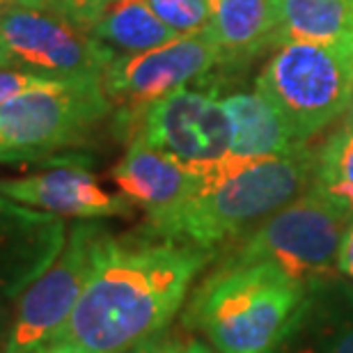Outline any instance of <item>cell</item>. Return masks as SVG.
<instances>
[{"instance_id": "obj_1", "label": "cell", "mask_w": 353, "mask_h": 353, "mask_svg": "<svg viewBox=\"0 0 353 353\" xmlns=\"http://www.w3.org/2000/svg\"><path fill=\"white\" fill-rule=\"evenodd\" d=\"M216 250L143 234H105L97 266L65 326L39 353H129L161 333Z\"/></svg>"}, {"instance_id": "obj_2", "label": "cell", "mask_w": 353, "mask_h": 353, "mask_svg": "<svg viewBox=\"0 0 353 353\" xmlns=\"http://www.w3.org/2000/svg\"><path fill=\"white\" fill-rule=\"evenodd\" d=\"M314 150H299L245 163H223L204 174L200 190L163 221L145 232L172 241L221 252L268 216L303 195L312 181Z\"/></svg>"}, {"instance_id": "obj_3", "label": "cell", "mask_w": 353, "mask_h": 353, "mask_svg": "<svg viewBox=\"0 0 353 353\" xmlns=\"http://www.w3.org/2000/svg\"><path fill=\"white\" fill-rule=\"evenodd\" d=\"M307 289L273 264H216L190 296L183 326L216 353H271Z\"/></svg>"}, {"instance_id": "obj_4", "label": "cell", "mask_w": 353, "mask_h": 353, "mask_svg": "<svg viewBox=\"0 0 353 353\" xmlns=\"http://www.w3.org/2000/svg\"><path fill=\"white\" fill-rule=\"evenodd\" d=\"M112 108L101 79L48 81L0 105V136L21 165L72 163L85 154L67 150L85 145Z\"/></svg>"}, {"instance_id": "obj_5", "label": "cell", "mask_w": 353, "mask_h": 353, "mask_svg": "<svg viewBox=\"0 0 353 353\" xmlns=\"http://www.w3.org/2000/svg\"><path fill=\"white\" fill-rule=\"evenodd\" d=\"M255 88L282 112L296 138L310 145L353 97V37L335 44L292 41L275 48Z\"/></svg>"}, {"instance_id": "obj_6", "label": "cell", "mask_w": 353, "mask_h": 353, "mask_svg": "<svg viewBox=\"0 0 353 353\" xmlns=\"http://www.w3.org/2000/svg\"><path fill=\"white\" fill-rule=\"evenodd\" d=\"M349 230L340 211L305 190L250 232L236 239L228 252H218V266L273 264L301 285L314 287L330 278Z\"/></svg>"}, {"instance_id": "obj_7", "label": "cell", "mask_w": 353, "mask_h": 353, "mask_svg": "<svg viewBox=\"0 0 353 353\" xmlns=\"http://www.w3.org/2000/svg\"><path fill=\"white\" fill-rule=\"evenodd\" d=\"M183 85L138 108H117L115 129L122 138H143L195 172L209 174L230 159L232 124L214 85Z\"/></svg>"}, {"instance_id": "obj_8", "label": "cell", "mask_w": 353, "mask_h": 353, "mask_svg": "<svg viewBox=\"0 0 353 353\" xmlns=\"http://www.w3.org/2000/svg\"><path fill=\"white\" fill-rule=\"evenodd\" d=\"M105 234L97 221L72 225L55 262L17 299L5 353H39L60 333L94 271Z\"/></svg>"}, {"instance_id": "obj_9", "label": "cell", "mask_w": 353, "mask_h": 353, "mask_svg": "<svg viewBox=\"0 0 353 353\" xmlns=\"http://www.w3.org/2000/svg\"><path fill=\"white\" fill-rule=\"evenodd\" d=\"M0 39L14 69L48 81L101 79L117 55L62 14L23 5L0 12Z\"/></svg>"}, {"instance_id": "obj_10", "label": "cell", "mask_w": 353, "mask_h": 353, "mask_svg": "<svg viewBox=\"0 0 353 353\" xmlns=\"http://www.w3.org/2000/svg\"><path fill=\"white\" fill-rule=\"evenodd\" d=\"M218 48L209 32L179 34L152 51L115 55L101 76L112 105L138 108L200 81L218 67Z\"/></svg>"}, {"instance_id": "obj_11", "label": "cell", "mask_w": 353, "mask_h": 353, "mask_svg": "<svg viewBox=\"0 0 353 353\" xmlns=\"http://www.w3.org/2000/svg\"><path fill=\"white\" fill-rule=\"evenodd\" d=\"M90 165L92 157L85 154L79 161L51 165L48 170L23 179H0V195L62 218L99 221L129 216L133 204L122 193H108L92 174Z\"/></svg>"}, {"instance_id": "obj_12", "label": "cell", "mask_w": 353, "mask_h": 353, "mask_svg": "<svg viewBox=\"0 0 353 353\" xmlns=\"http://www.w3.org/2000/svg\"><path fill=\"white\" fill-rule=\"evenodd\" d=\"M67 241L62 216L0 195V294L17 299L55 262Z\"/></svg>"}, {"instance_id": "obj_13", "label": "cell", "mask_w": 353, "mask_h": 353, "mask_svg": "<svg viewBox=\"0 0 353 353\" xmlns=\"http://www.w3.org/2000/svg\"><path fill=\"white\" fill-rule=\"evenodd\" d=\"M112 179L133 207L145 211L147 225H154L186 204L200 190L204 174L152 147L143 138H133L112 170Z\"/></svg>"}, {"instance_id": "obj_14", "label": "cell", "mask_w": 353, "mask_h": 353, "mask_svg": "<svg viewBox=\"0 0 353 353\" xmlns=\"http://www.w3.org/2000/svg\"><path fill=\"white\" fill-rule=\"evenodd\" d=\"M271 353H353V282L310 287Z\"/></svg>"}, {"instance_id": "obj_15", "label": "cell", "mask_w": 353, "mask_h": 353, "mask_svg": "<svg viewBox=\"0 0 353 353\" xmlns=\"http://www.w3.org/2000/svg\"><path fill=\"white\" fill-rule=\"evenodd\" d=\"M221 97V94H218ZM232 124V163L282 157L303 147L282 112L255 90H234L221 97Z\"/></svg>"}, {"instance_id": "obj_16", "label": "cell", "mask_w": 353, "mask_h": 353, "mask_svg": "<svg viewBox=\"0 0 353 353\" xmlns=\"http://www.w3.org/2000/svg\"><path fill=\"white\" fill-rule=\"evenodd\" d=\"M218 48L223 74L248 67L266 48H275L273 14L268 0H214L207 28Z\"/></svg>"}, {"instance_id": "obj_17", "label": "cell", "mask_w": 353, "mask_h": 353, "mask_svg": "<svg viewBox=\"0 0 353 353\" xmlns=\"http://www.w3.org/2000/svg\"><path fill=\"white\" fill-rule=\"evenodd\" d=\"M275 48L292 41L335 44L353 37V0H268Z\"/></svg>"}, {"instance_id": "obj_18", "label": "cell", "mask_w": 353, "mask_h": 353, "mask_svg": "<svg viewBox=\"0 0 353 353\" xmlns=\"http://www.w3.org/2000/svg\"><path fill=\"white\" fill-rule=\"evenodd\" d=\"M90 32L117 55L152 51L179 37L154 14L147 0H117L97 19Z\"/></svg>"}, {"instance_id": "obj_19", "label": "cell", "mask_w": 353, "mask_h": 353, "mask_svg": "<svg viewBox=\"0 0 353 353\" xmlns=\"http://www.w3.org/2000/svg\"><path fill=\"white\" fill-rule=\"evenodd\" d=\"M307 188L353 225V131L337 129L316 147Z\"/></svg>"}, {"instance_id": "obj_20", "label": "cell", "mask_w": 353, "mask_h": 353, "mask_svg": "<svg viewBox=\"0 0 353 353\" xmlns=\"http://www.w3.org/2000/svg\"><path fill=\"white\" fill-rule=\"evenodd\" d=\"M147 5L176 34L204 32L214 17V0H147Z\"/></svg>"}, {"instance_id": "obj_21", "label": "cell", "mask_w": 353, "mask_h": 353, "mask_svg": "<svg viewBox=\"0 0 353 353\" xmlns=\"http://www.w3.org/2000/svg\"><path fill=\"white\" fill-rule=\"evenodd\" d=\"M112 3H117V0H65L62 17L90 30V28L97 23V19L101 17Z\"/></svg>"}, {"instance_id": "obj_22", "label": "cell", "mask_w": 353, "mask_h": 353, "mask_svg": "<svg viewBox=\"0 0 353 353\" xmlns=\"http://www.w3.org/2000/svg\"><path fill=\"white\" fill-rule=\"evenodd\" d=\"M44 83H48V79H41V76H34V74H26V72H21V69H14V67L0 69V105H5L10 99L19 97L21 92L44 85Z\"/></svg>"}, {"instance_id": "obj_23", "label": "cell", "mask_w": 353, "mask_h": 353, "mask_svg": "<svg viewBox=\"0 0 353 353\" xmlns=\"http://www.w3.org/2000/svg\"><path fill=\"white\" fill-rule=\"evenodd\" d=\"M129 353H186V344L179 337L161 330V333L147 337L145 342H140L136 349H131Z\"/></svg>"}, {"instance_id": "obj_24", "label": "cell", "mask_w": 353, "mask_h": 353, "mask_svg": "<svg viewBox=\"0 0 353 353\" xmlns=\"http://www.w3.org/2000/svg\"><path fill=\"white\" fill-rule=\"evenodd\" d=\"M337 268L342 275H347L349 282H353V225H349V230L344 232L340 255H337Z\"/></svg>"}, {"instance_id": "obj_25", "label": "cell", "mask_w": 353, "mask_h": 353, "mask_svg": "<svg viewBox=\"0 0 353 353\" xmlns=\"http://www.w3.org/2000/svg\"><path fill=\"white\" fill-rule=\"evenodd\" d=\"M12 303L14 301L5 299V296L0 294V353H5V344H7V337H10V328L14 321Z\"/></svg>"}, {"instance_id": "obj_26", "label": "cell", "mask_w": 353, "mask_h": 353, "mask_svg": "<svg viewBox=\"0 0 353 353\" xmlns=\"http://www.w3.org/2000/svg\"><path fill=\"white\" fill-rule=\"evenodd\" d=\"M17 3L23 7H32V10L53 12V14H62V7H65V0H17Z\"/></svg>"}, {"instance_id": "obj_27", "label": "cell", "mask_w": 353, "mask_h": 353, "mask_svg": "<svg viewBox=\"0 0 353 353\" xmlns=\"http://www.w3.org/2000/svg\"><path fill=\"white\" fill-rule=\"evenodd\" d=\"M0 165H21L19 157L10 150V147H7L3 136H0Z\"/></svg>"}, {"instance_id": "obj_28", "label": "cell", "mask_w": 353, "mask_h": 353, "mask_svg": "<svg viewBox=\"0 0 353 353\" xmlns=\"http://www.w3.org/2000/svg\"><path fill=\"white\" fill-rule=\"evenodd\" d=\"M186 353H216V351L211 349L207 342H200V340H190V342L186 344Z\"/></svg>"}, {"instance_id": "obj_29", "label": "cell", "mask_w": 353, "mask_h": 353, "mask_svg": "<svg viewBox=\"0 0 353 353\" xmlns=\"http://www.w3.org/2000/svg\"><path fill=\"white\" fill-rule=\"evenodd\" d=\"M342 117H344V119H342V129H349V131H353V97H351V103H349L347 112H344Z\"/></svg>"}, {"instance_id": "obj_30", "label": "cell", "mask_w": 353, "mask_h": 353, "mask_svg": "<svg viewBox=\"0 0 353 353\" xmlns=\"http://www.w3.org/2000/svg\"><path fill=\"white\" fill-rule=\"evenodd\" d=\"M7 67H12V62H10V55H7L5 46H3V39H0V69H7Z\"/></svg>"}, {"instance_id": "obj_31", "label": "cell", "mask_w": 353, "mask_h": 353, "mask_svg": "<svg viewBox=\"0 0 353 353\" xmlns=\"http://www.w3.org/2000/svg\"><path fill=\"white\" fill-rule=\"evenodd\" d=\"M12 5H19L17 0H0V12H5L7 7H12Z\"/></svg>"}]
</instances>
